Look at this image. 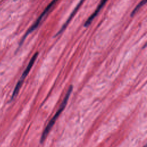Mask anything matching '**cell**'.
I'll return each mask as SVG.
<instances>
[{"label":"cell","mask_w":147,"mask_h":147,"mask_svg":"<svg viewBox=\"0 0 147 147\" xmlns=\"http://www.w3.org/2000/svg\"><path fill=\"white\" fill-rule=\"evenodd\" d=\"M72 89H73V86L72 85H71L68 89V91L64 96V98L61 104V105L60 106V107L59 108V109L57 110V111H56V114L54 115V116L52 117V118L50 120V121L49 122V123H48L47 126H46V127L45 128L41 136V138H40V143H42L44 140H45L47 136H48L49 131L51 130V129H52V126H53V125L55 124L56 121L57 120V119L58 118L59 116L60 115V114L61 113V112L63 111V110H64V109L65 107V106L67 103V102H68V100L69 98V96L71 94V92L72 91Z\"/></svg>","instance_id":"6da1fadb"},{"label":"cell","mask_w":147,"mask_h":147,"mask_svg":"<svg viewBox=\"0 0 147 147\" xmlns=\"http://www.w3.org/2000/svg\"><path fill=\"white\" fill-rule=\"evenodd\" d=\"M144 147H146V146H144Z\"/></svg>","instance_id":"52a82bcc"},{"label":"cell","mask_w":147,"mask_h":147,"mask_svg":"<svg viewBox=\"0 0 147 147\" xmlns=\"http://www.w3.org/2000/svg\"><path fill=\"white\" fill-rule=\"evenodd\" d=\"M38 55V53L37 52H36V53L33 55V56L31 58V59H30V60L29 61V63H28V64L26 68H25V69L24 70V72L22 73V75H21V76L20 80H19L18 82H17V84H16V87H15V88H14V91H13V94H12V95H11V100H13V99H14V98L16 97V96L17 95V94H18V92H19V91H20V88H21V86H22V83H23V82H24V79H25V78L26 77V76H27L28 74H29V72L30 70L31 69V68H32L33 65L34 64V61H36V59H37Z\"/></svg>","instance_id":"7a4b0ae2"},{"label":"cell","mask_w":147,"mask_h":147,"mask_svg":"<svg viewBox=\"0 0 147 147\" xmlns=\"http://www.w3.org/2000/svg\"><path fill=\"white\" fill-rule=\"evenodd\" d=\"M58 0H53L47 7H46V8L44 10V11L42 12V13L40 15V16L38 17V18L36 20V21L34 22V23L29 28V29L27 30V32L25 33V35L24 36V37H22V40H21V42H20V46H21L22 44V43H23V42L24 41V40H25V39L26 38V37L30 33H32V32H33L37 27H38V26L39 25V24H40V22H41V21H42V20L43 19V18L47 15V14L49 11V10L52 8V7L55 5V3L57 2V1Z\"/></svg>","instance_id":"3957f363"},{"label":"cell","mask_w":147,"mask_h":147,"mask_svg":"<svg viewBox=\"0 0 147 147\" xmlns=\"http://www.w3.org/2000/svg\"><path fill=\"white\" fill-rule=\"evenodd\" d=\"M146 3V0H142V1H141V2H139V3L135 7V8L132 11V12H131V13L130 14L131 17H133L135 15V14L139 10V9L142 6H144Z\"/></svg>","instance_id":"8992f818"},{"label":"cell","mask_w":147,"mask_h":147,"mask_svg":"<svg viewBox=\"0 0 147 147\" xmlns=\"http://www.w3.org/2000/svg\"><path fill=\"white\" fill-rule=\"evenodd\" d=\"M107 1V0H101L99 5L98 6L96 9L95 10V11L88 17V18L87 20V21H86L85 24H84V27H87L92 22V21H93V20L96 17V16L98 15V14L99 13V12L100 11V10H101V9L103 7V6L106 4V2Z\"/></svg>","instance_id":"277c9868"},{"label":"cell","mask_w":147,"mask_h":147,"mask_svg":"<svg viewBox=\"0 0 147 147\" xmlns=\"http://www.w3.org/2000/svg\"><path fill=\"white\" fill-rule=\"evenodd\" d=\"M83 1L84 0H81L80 2H79V4L75 7V8L74 9V10H73V11L72 12V13L71 14V15L69 16V18L67 19V21L65 22V24H64V25L62 26V27L61 28V29L59 30V31L57 33V34H56V36H58V35H59L60 34H61L64 30V29L66 28V27H67V26L68 25V23L69 22V21L71 20V19L72 18V17H73V16L75 15V14L76 13V12L77 11V10H78V9L79 8V7L80 6V5H82V3H83Z\"/></svg>","instance_id":"5b68a950"}]
</instances>
